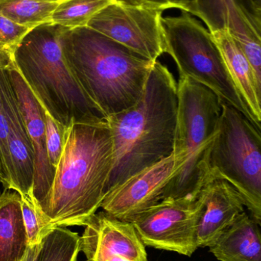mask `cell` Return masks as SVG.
Wrapping results in <instances>:
<instances>
[{
	"label": "cell",
	"instance_id": "obj_2",
	"mask_svg": "<svg viewBox=\"0 0 261 261\" xmlns=\"http://www.w3.org/2000/svg\"><path fill=\"white\" fill-rule=\"evenodd\" d=\"M177 88L168 67L156 61L137 102L107 118L114 147L107 193L173 154L177 123Z\"/></svg>",
	"mask_w": 261,
	"mask_h": 261
},
{
	"label": "cell",
	"instance_id": "obj_31",
	"mask_svg": "<svg viewBox=\"0 0 261 261\" xmlns=\"http://www.w3.org/2000/svg\"><path fill=\"white\" fill-rule=\"evenodd\" d=\"M47 1H61V0H47Z\"/></svg>",
	"mask_w": 261,
	"mask_h": 261
},
{
	"label": "cell",
	"instance_id": "obj_12",
	"mask_svg": "<svg viewBox=\"0 0 261 261\" xmlns=\"http://www.w3.org/2000/svg\"><path fill=\"white\" fill-rule=\"evenodd\" d=\"M8 71L33 147L35 173L32 196L39 208L49 195L55 176V170L49 163L46 147L45 110L37 100L13 63L8 67Z\"/></svg>",
	"mask_w": 261,
	"mask_h": 261
},
{
	"label": "cell",
	"instance_id": "obj_16",
	"mask_svg": "<svg viewBox=\"0 0 261 261\" xmlns=\"http://www.w3.org/2000/svg\"><path fill=\"white\" fill-rule=\"evenodd\" d=\"M208 248L220 261H261L260 225L244 212Z\"/></svg>",
	"mask_w": 261,
	"mask_h": 261
},
{
	"label": "cell",
	"instance_id": "obj_21",
	"mask_svg": "<svg viewBox=\"0 0 261 261\" xmlns=\"http://www.w3.org/2000/svg\"><path fill=\"white\" fill-rule=\"evenodd\" d=\"M115 0H61L52 16V23L66 29L87 26L95 15Z\"/></svg>",
	"mask_w": 261,
	"mask_h": 261
},
{
	"label": "cell",
	"instance_id": "obj_18",
	"mask_svg": "<svg viewBox=\"0 0 261 261\" xmlns=\"http://www.w3.org/2000/svg\"><path fill=\"white\" fill-rule=\"evenodd\" d=\"M21 195L5 189L0 193V261H21L29 248Z\"/></svg>",
	"mask_w": 261,
	"mask_h": 261
},
{
	"label": "cell",
	"instance_id": "obj_25",
	"mask_svg": "<svg viewBox=\"0 0 261 261\" xmlns=\"http://www.w3.org/2000/svg\"><path fill=\"white\" fill-rule=\"evenodd\" d=\"M30 30L0 13V50L12 56L15 47Z\"/></svg>",
	"mask_w": 261,
	"mask_h": 261
},
{
	"label": "cell",
	"instance_id": "obj_8",
	"mask_svg": "<svg viewBox=\"0 0 261 261\" xmlns=\"http://www.w3.org/2000/svg\"><path fill=\"white\" fill-rule=\"evenodd\" d=\"M164 11L115 0L90 19L87 27L150 60L165 53L162 25Z\"/></svg>",
	"mask_w": 261,
	"mask_h": 261
},
{
	"label": "cell",
	"instance_id": "obj_1",
	"mask_svg": "<svg viewBox=\"0 0 261 261\" xmlns=\"http://www.w3.org/2000/svg\"><path fill=\"white\" fill-rule=\"evenodd\" d=\"M114 147L107 120L73 124L39 210L50 228L84 226L101 208L113 170Z\"/></svg>",
	"mask_w": 261,
	"mask_h": 261
},
{
	"label": "cell",
	"instance_id": "obj_23",
	"mask_svg": "<svg viewBox=\"0 0 261 261\" xmlns=\"http://www.w3.org/2000/svg\"><path fill=\"white\" fill-rule=\"evenodd\" d=\"M21 207L29 245H38L49 232L50 227L41 210L35 205L32 196L29 195L21 196Z\"/></svg>",
	"mask_w": 261,
	"mask_h": 261
},
{
	"label": "cell",
	"instance_id": "obj_15",
	"mask_svg": "<svg viewBox=\"0 0 261 261\" xmlns=\"http://www.w3.org/2000/svg\"><path fill=\"white\" fill-rule=\"evenodd\" d=\"M196 17L210 32L228 29L235 34L249 26L261 27V6L254 0H197Z\"/></svg>",
	"mask_w": 261,
	"mask_h": 261
},
{
	"label": "cell",
	"instance_id": "obj_30",
	"mask_svg": "<svg viewBox=\"0 0 261 261\" xmlns=\"http://www.w3.org/2000/svg\"><path fill=\"white\" fill-rule=\"evenodd\" d=\"M254 1L257 3V5H259V6H261V0H254Z\"/></svg>",
	"mask_w": 261,
	"mask_h": 261
},
{
	"label": "cell",
	"instance_id": "obj_32",
	"mask_svg": "<svg viewBox=\"0 0 261 261\" xmlns=\"http://www.w3.org/2000/svg\"><path fill=\"white\" fill-rule=\"evenodd\" d=\"M122 1H125V0H122Z\"/></svg>",
	"mask_w": 261,
	"mask_h": 261
},
{
	"label": "cell",
	"instance_id": "obj_5",
	"mask_svg": "<svg viewBox=\"0 0 261 261\" xmlns=\"http://www.w3.org/2000/svg\"><path fill=\"white\" fill-rule=\"evenodd\" d=\"M177 87L175 172L162 200L197 198L205 178L204 156L222 114V101L208 87L185 76H179Z\"/></svg>",
	"mask_w": 261,
	"mask_h": 261
},
{
	"label": "cell",
	"instance_id": "obj_28",
	"mask_svg": "<svg viewBox=\"0 0 261 261\" xmlns=\"http://www.w3.org/2000/svg\"><path fill=\"white\" fill-rule=\"evenodd\" d=\"M12 56L0 50V68L8 67L12 64Z\"/></svg>",
	"mask_w": 261,
	"mask_h": 261
},
{
	"label": "cell",
	"instance_id": "obj_22",
	"mask_svg": "<svg viewBox=\"0 0 261 261\" xmlns=\"http://www.w3.org/2000/svg\"><path fill=\"white\" fill-rule=\"evenodd\" d=\"M8 67L0 68V161L9 178L6 142L18 103Z\"/></svg>",
	"mask_w": 261,
	"mask_h": 261
},
{
	"label": "cell",
	"instance_id": "obj_10",
	"mask_svg": "<svg viewBox=\"0 0 261 261\" xmlns=\"http://www.w3.org/2000/svg\"><path fill=\"white\" fill-rule=\"evenodd\" d=\"M84 227L80 236L84 261H148L146 246L131 222L102 211L92 216Z\"/></svg>",
	"mask_w": 261,
	"mask_h": 261
},
{
	"label": "cell",
	"instance_id": "obj_14",
	"mask_svg": "<svg viewBox=\"0 0 261 261\" xmlns=\"http://www.w3.org/2000/svg\"><path fill=\"white\" fill-rule=\"evenodd\" d=\"M227 71L246 106L253 122L260 129L261 87L257 85L248 58L228 29L211 32Z\"/></svg>",
	"mask_w": 261,
	"mask_h": 261
},
{
	"label": "cell",
	"instance_id": "obj_20",
	"mask_svg": "<svg viewBox=\"0 0 261 261\" xmlns=\"http://www.w3.org/2000/svg\"><path fill=\"white\" fill-rule=\"evenodd\" d=\"M79 252V234L65 227H55L41 240L37 261H77Z\"/></svg>",
	"mask_w": 261,
	"mask_h": 261
},
{
	"label": "cell",
	"instance_id": "obj_27",
	"mask_svg": "<svg viewBox=\"0 0 261 261\" xmlns=\"http://www.w3.org/2000/svg\"><path fill=\"white\" fill-rule=\"evenodd\" d=\"M40 246H41V243L33 245V246H29L27 251L25 254L24 258L21 261H37Z\"/></svg>",
	"mask_w": 261,
	"mask_h": 261
},
{
	"label": "cell",
	"instance_id": "obj_29",
	"mask_svg": "<svg viewBox=\"0 0 261 261\" xmlns=\"http://www.w3.org/2000/svg\"><path fill=\"white\" fill-rule=\"evenodd\" d=\"M0 184L4 187L6 190H10V182H9V178L3 169L0 161Z\"/></svg>",
	"mask_w": 261,
	"mask_h": 261
},
{
	"label": "cell",
	"instance_id": "obj_26",
	"mask_svg": "<svg viewBox=\"0 0 261 261\" xmlns=\"http://www.w3.org/2000/svg\"><path fill=\"white\" fill-rule=\"evenodd\" d=\"M124 2L133 4L145 5L162 11L177 9L194 16H196L198 12L197 0H125Z\"/></svg>",
	"mask_w": 261,
	"mask_h": 261
},
{
	"label": "cell",
	"instance_id": "obj_13",
	"mask_svg": "<svg viewBox=\"0 0 261 261\" xmlns=\"http://www.w3.org/2000/svg\"><path fill=\"white\" fill-rule=\"evenodd\" d=\"M199 217L196 226L198 248L210 247L245 211L237 190L228 182L205 175L198 193Z\"/></svg>",
	"mask_w": 261,
	"mask_h": 261
},
{
	"label": "cell",
	"instance_id": "obj_4",
	"mask_svg": "<svg viewBox=\"0 0 261 261\" xmlns=\"http://www.w3.org/2000/svg\"><path fill=\"white\" fill-rule=\"evenodd\" d=\"M63 27L45 23L31 29L12 55V62L46 113L66 127L107 120L67 64L60 42Z\"/></svg>",
	"mask_w": 261,
	"mask_h": 261
},
{
	"label": "cell",
	"instance_id": "obj_6",
	"mask_svg": "<svg viewBox=\"0 0 261 261\" xmlns=\"http://www.w3.org/2000/svg\"><path fill=\"white\" fill-rule=\"evenodd\" d=\"M203 165L205 176L224 179L237 190L250 216L260 225V129L226 102H222L219 128Z\"/></svg>",
	"mask_w": 261,
	"mask_h": 261
},
{
	"label": "cell",
	"instance_id": "obj_19",
	"mask_svg": "<svg viewBox=\"0 0 261 261\" xmlns=\"http://www.w3.org/2000/svg\"><path fill=\"white\" fill-rule=\"evenodd\" d=\"M59 3L47 0H0V13L16 24L32 29L52 22V14Z\"/></svg>",
	"mask_w": 261,
	"mask_h": 261
},
{
	"label": "cell",
	"instance_id": "obj_11",
	"mask_svg": "<svg viewBox=\"0 0 261 261\" xmlns=\"http://www.w3.org/2000/svg\"><path fill=\"white\" fill-rule=\"evenodd\" d=\"M174 172L175 159L172 154L107 192L101 208L115 219L130 222L136 215L162 200Z\"/></svg>",
	"mask_w": 261,
	"mask_h": 261
},
{
	"label": "cell",
	"instance_id": "obj_3",
	"mask_svg": "<svg viewBox=\"0 0 261 261\" xmlns=\"http://www.w3.org/2000/svg\"><path fill=\"white\" fill-rule=\"evenodd\" d=\"M60 42L69 67L106 119L137 102L156 62L87 26L63 27Z\"/></svg>",
	"mask_w": 261,
	"mask_h": 261
},
{
	"label": "cell",
	"instance_id": "obj_7",
	"mask_svg": "<svg viewBox=\"0 0 261 261\" xmlns=\"http://www.w3.org/2000/svg\"><path fill=\"white\" fill-rule=\"evenodd\" d=\"M162 25L165 53L176 63L179 76L208 87L222 102L237 109L254 123L230 78L211 32L185 12L177 16L162 17Z\"/></svg>",
	"mask_w": 261,
	"mask_h": 261
},
{
	"label": "cell",
	"instance_id": "obj_9",
	"mask_svg": "<svg viewBox=\"0 0 261 261\" xmlns=\"http://www.w3.org/2000/svg\"><path fill=\"white\" fill-rule=\"evenodd\" d=\"M196 199H165L144 210L130 222L146 247L191 257L198 249Z\"/></svg>",
	"mask_w": 261,
	"mask_h": 261
},
{
	"label": "cell",
	"instance_id": "obj_17",
	"mask_svg": "<svg viewBox=\"0 0 261 261\" xmlns=\"http://www.w3.org/2000/svg\"><path fill=\"white\" fill-rule=\"evenodd\" d=\"M6 152L10 190H15L21 196L29 195L32 196L35 173V154L19 106L14 116L8 136Z\"/></svg>",
	"mask_w": 261,
	"mask_h": 261
},
{
	"label": "cell",
	"instance_id": "obj_24",
	"mask_svg": "<svg viewBox=\"0 0 261 261\" xmlns=\"http://www.w3.org/2000/svg\"><path fill=\"white\" fill-rule=\"evenodd\" d=\"M68 129L69 127L58 123L45 112L46 147L48 158L55 171L64 151Z\"/></svg>",
	"mask_w": 261,
	"mask_h": 261
}]
</instances>
